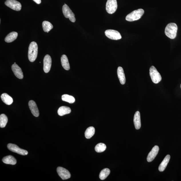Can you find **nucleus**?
<instances>
[{"label": "nucleus", "instance_id": "1", "mask_svg": "<svg viewBox=\"0 0 181 181\" xmlns=\"http://www.w3.org/2000/svg\"><path fill=\"white\" fill-rule=\"evenodd\" d=\"M38 46L36 42H32L29 45L28 57L29 61L33 62L35 60L38 55Z\"/></svg>", "mask_w": 181, "mask_h": 181}, {"label": "nucleus", "instance_id": "2", "mask_svg": "<svg viewBox=\"0 0 181 181\" xmlns=\"http://www.w3.org/2000/svg\"><path fill=\"white\" fill-rule=\"evenodd\" d=\"M178 29V26L176 24L173 23H169L165 28V34L169 38L174 39L176 36Z\"/></svg>", "mask_w": 181, "mask_h": 181}, {"label": "nucleus", "instance_id": "3", "mask_svg": "<svg viewBox=\"0 0 181 181\" xmlns=\"http://www.w3.org/2000/svg\"><path fill=\"white\" fill-rule=\"evenodd\" d=\"M144 13V11L142 9H139L132 11L126 16V19L129 22L139 20Z\"/></svg>", "mask_w": 181, "mask_h": 181}, {"label": "nucleus", "instance_id": "4", "mask_svg": "<svg viewBox=\"0 0 181 181\" xmlns=\"http://www.w3.org/2000/svg\"><path fill=\"white\" fill-rule=\"evenodd\" d=\"M150 75L153 82L158 83L162 79L161 75L154 66H152L150 69Z\"/></svg>", "mask_w": 181, "mask_h": 181}, {"label": "nucleus", "instance_id": "5", "mask_svg": "<svg viewBox=\"0 0 181 181\" xmlns=\"http://www.w3.org/2000/svg\"><path fill=\"white\" fill-rule=\"evenodd\" d=\"M118 8V3L116 0H108L106 5V11L109 14L114 13Z\"/></svg>", "mask_w": 181, "mask_h": 181}, {"label": "nucleus", "instance_id": "6", "mask_svg": "<svg viewBox=\"0 0 181 181\" xmlns=\"http://www.w3.org/2000/svg\"><path fill=\"white\" fill-rule=\"evenodd\" d=\"M63 12L64 16L67 18H69L72 22H75L76 19L75 14L68 6L65 4L63 6Z\"/></svg>", "mask_w": 181, "mask_h": 181}, {"label": "nucleus", "instance_id": "7", "mask_svg": "<svg viewBox=\"0 0 181 181\" xmlns=\"http://www.w3.org/2000/svg\"><path fill=\"white\" fill-rule=\"evenodd\" d=\"M9 150L22 155H26L28 154V152L24 149L20 148L18 146L13 144H9L7 146Z\"/></svg>", "mask_w": 181, "mask_h": 181}, {"label": "nucleus", "instance_id": "8", "mask_svg": "<svg viewBox=\"0 0 181 181\" xmlns=\"http://www.w3.org/2000/svg\"><path fill=\"white\" fill-rule=\"evenodd\" d=\"M5 4L11 9L17 11H21L22 8L21 3L15 0H7L5 1Z\"/></svg>", "mask_w": 181, "mask_h": 181}, {"label": "nucleus", "instance_id": "9", "mask_svg": "<svg viewBox=\"0 0 181 181\" xmlns=\"http://www.w3.org/2000/svg\"><path fill=\"white\" fill-rule=\"evenodd\" d=\"M105 35L108 38L114 40H120L122 36L118 31L114 30H108L105 32Z\"/></svg>", "mask_w": 181, "mask_h": 181}, {"label": "nucleus", "instance_id": "10", "mask_svg": "<svg viewBox=\"0 0 181 181\" xmlns=\"http://www.w3.org/2000/svg\"><path fill=\"white\" fill-rule=\"evenodd\" d=\"M57 172L58 175L62 180H67L71 178V174L69 171L63 167H57Z\"/></svg>", "mask_w": 181, "mask_h": 181}, {"label": "nucleus", "instance_id": "11", "mask_svg": "<svg viewBox=\"0 0 181 181\" xmlns=\"http://www.w3.org/2000/svg\"><path fill=\"white\" fill-rule=\"evenodd\" d=\"M52 64L51 58L49 55H46L43 60V69L45 73H47L50 71Z\"/></svg>", "mask_w": 181, "mask_h": 181}, {"label": "nucleus", "instance_id": "12", "mask_svg": "<svg viewBox=\"0 0 181 181\" xmlns=\"http://www.w3.org/2000/svg\"><path fill=\"white\" fill-rule=\"evenodd\" d=\"M159 147L158 146H155L153 148L152 150L150 152L147 157L148 162H151L155 158L158 154L159 151Z\"/></svg>", "mask_w": 181, "mask_h": 181}, {"label": "nucleus", "instance_id": "13", "mask_svg": "<svg viewBox=\"0 0 181 181\" xmlns=\"http://www.w3.org/2000/svg\"><path fill=\"white\" fill-rule=\"evenodd\" d=\"M11 69L15 76L19 79H23L24 76L22 70L18 65L16 64H13L11 66Z\"/></svg>", "mask_w": 181, "mask_h": 181}, {"label": "nucleus", "instance_id": "14", "mask_svg": "<svg viewBox=\"0 0 181 181\" xmlns=\"http://www.w3.org/2000/svg\"><path fill=\"white\" fill-rule=\"evenodd\" d=\"M29 106L33 115L37 117L39 115V113L36 103L34 101L30 100L29 102Z\"/></svg>", "mask_w": 181, "mask_h": 181}, {"label": "nucleus", "instance_id": "15", "mask_svg": "<svg viewBox=\"0 0 181 181\" xmlns=\"http://www.w3.org/2000/svg\"><path fill=\"white\" fill-rule=\"evenodd\" d=\"M134 125L136 129L139 130L141 127V117L140 112L139 111L136 112L134 118Z\"/></svg>", "mask_w": 181, "mask_h": 181}, {"label": "nucleus", "instance_id": "16", "mask_svg": "<svg viewBox=\"0 0 181 181\" xmlns=\"http://www.w3.org/2000/svg\"><path fill=\"white\" fill-rule=\"evenodd\" d=\"M117 73L120 83L122 85L125 84L126 79L123 68L120 67H118L117 70Z\"/></svg>", "mask_w": 181, "mask_h": 181}, {"label": "nucleus", "instance_id": "17", "mask_svg": "<svg viewBox=\"0 0 181 181\" xmlns=\"http://www.w3.org/2000/svg\"><path fill=\"white\" fill-rule=\"evenodd\" d=\"M170 156L169 155H167L165 157L159 167L158 169L160 172H163L165 170L170 160Z\"/></svg>", "mask_w": 181, "mask_h": 181}, {"label": "nucleus", "instance_id": "18", "mask_svg": "<svg viewBox=\"0 0 181 181\" xmlns=\"http://www.w3.org/2000/svg\"><path fill=\"white\" fill-rule=\"evenodd\" d=\"M2 161L3 163L7 164L14 165L17 163L16 160L11 155L7 156L3 158Z\"/></svg>", "mask_w": 181, "mask_h": 181}, {"label": "nucleus", "instance_id": "19", "mask_svg": "<svg viewBox=\"0 0 181 181\" xmlns=\"http://www.w3.org/2000/svg\"><path fill=\"white\" fill-rule=\"evenodd\" d=\"M71 112V108L69 107L65 106L60 107L58 109L57 112L59 116H63L65 114H69Z\"/></svg>", "mask_w": 181, "mask_h": 181}, {"label": "nucleus", "instance_id": "20", "mask_svg": "<svg viewBox=\"0 0 181 181\" xmlns=\"http://www.w3.org/2000/svg\"><path fill=\"white\" fill-rule=\"evenodd\" d=\"M18 34L17 32H11L8 34L5 38V41L7 43H11L15 41L17 38Z\"/></svg>", "mask_w": 181, "mask_h": 181}, {"label": "nucleus", "instance_id": "21", "mask_svg": "<svg viewBox=\"0 0 181 181\" xmlns=\"http://www.w3.org/2000/svg\"><path fill=\"white\" fill-rule=\"evenodd\" d=\"M1 98L3 102L7 105H11L13 103V98L7 93H4L2 94Z\"/></svg>", "mask_w": 181, "mask_h": 181}, {"label": "nucleus", "instance_id": "22", "mask_svg": "<svg viewBox=\"0 0 181 181\" xmlns=\"http://www.w3.org/2000/svg\"><path fill=\"white\" fill-rule=\"evenodd\" d=\"M61 61L62 65L64 69L67 71L69 70L70 65L67 56L65 55H62L61 58Z\"/></svg>", "mask_w": 181, "mask_h": 181}, {"label": "nucleus", "instance_id": "23", "mask_svg": "<svg viewBox=\"0 0 181 181\" xmlns=\"http://www.w3.org/2000/svg\"><path fill=\"white\" fill-rule=\"evenodd\" d=\"M95 133V129L93 126L87 128L85 130V138L87 139H90L94 136Z\"/></svg>", "mask_w": 181, "mask_h": 181}, {"label": "nucleus", "instance_id": "24", "mask_svg": "<svg viewBox=\"0 0 181 181\" xmlns=\"http://www.w3.org/2000/svg\"><path fill=\"white\" fill-rule=\"evenodd\" d=\"M42 27L45 32L48 33L53 28L51 23L47 21H44L42 23Z\"/></svg>", "mask_w": 181, "mask_h": 181}, {"label": "nucleus", "instance_id": "25", "mask_svg": "<svg viewBox=\"0 0 181 181\" xmlns=\"http://www.w3.org/2000/svg\"><path fill=\"white\" fill-rule=\"evenodd\" d=\"M61 99L62 100L69 103L70 104H73L75 101V99L73 96L67 94L62 95Z\"/></svg>", "mask_w": 181, "mask_h": 181}, {"label": "nucleus", "instance_id": "26", "mask_svg": "<svg viewBox=\"0 0 181 181\" xmlns=\"http://www.w3.org/2000/svg\"><path fill=\"white\" fill-rule=\"evenodd\" d=\"M110 171L108 168H105L101 171L99 174V178L101 180H104L110 175Z\"/></svg>", "mask_w": 181, "mask_h": 181}, {"label": "nucleus", "instance_id": "27", "mask_svg": "<svg viewBox=\"0 0 181 181\" xmlns=\"http://www.w3.org/2000/svg\"><path fill=\"white\" fill-rule=\"evenodd\" d=\"M8 122L7 117L5 114H1L0 116V127L5 128Z\"/></svg>", "mask_w": 181, "mask_h": 181}, {"label": "nucleus", "instance_id": "28", "mask_svg": "<svg viewBox=\"0 0 181 181\" xmlns=\"http://www.w3.org/2000/svg\"><path fill=\"white\" fill-rule=\"evenodd\" d=\"M106 145L102 143L98 144L95 147V151L98 153L102 152L106 150Z\"/></svg>", "mask_w": 181, "mask_h": 181}, {"label": "nucleus", "instance_id": "29", "mask_svg": "<svg viewBox=\"0 0 181 181\" xmlns=\"http://www.w3.org/2000/svg\"><path fill=\"white\" fill-rule=\"evenodd\" d=\"M37 4H40L41 3V0H33Z\"/></svg>", "mask_w": 181, "mask_h": 181}, {"label": "nucleus", "instance_id": "30", "mask_svg": "<svg viewBox=\"0 0 181 181\" xmlns=\"http://www.w3.org/2000/svg\"><path fill=\"white\" fill-rule=\"evenodd\" d=\"M14 64H16V63H14Z\"/></svg>", "mask_w": 181, "mask_h": 181}, {"label": "nucleus", "instance_id": "31", "mask_svg": "<svg viewBox=\"0 0 181 181\" xmlns=\"http://www.w3.org/2000/svg\"></svg>", "mask_w": 181, "mask_h": 181}]
</instances>
